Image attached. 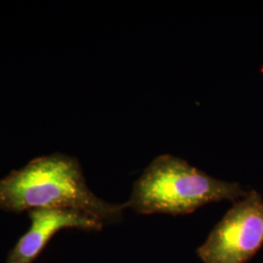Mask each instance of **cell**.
Listing matches in <instances>:
<instances>
[{
    "label": "cell",
    "instance_id": "3",
    "mask_svg": "<svg viewBox=\"0 0 263 263\" xmlns=\"http://www.w3.org/2000/svg\"><path fill=\"white\" fill-rule=\"evenodd\" d=\"M263 246V199L250 191L236 201L197 250L203 263H246Z\"/></svg>",
    "mask_w": 263,
    "mask_h": 263
},
{
    "label": "cell",
    "instance_id": "2",
    "mask_svg": "<svg viewBox=\"0 0 263 263\" xmlns=\"http://www.w3.org/2000/svg\"><path fill=\"white\" fill-rule=\"evenodd\" d=\"M239 183L215 179L186 161L164 154L153 160L134 183L127 202L140 215H187L209 203L244 197Z\"/></svg>",
    "mask_w": 263,
    "mask_h": 263
},
{
    "label": "cell",
    "instance_id": "1",
    "mask_svg": "<svg viewBox=\"0 0 263 263\" xmlns=\"http://www.w3.org/2000/svg\"><path fill=\"white\" fill-rule=\"evenodd\" d=\"M42 209L76 211L106 224L118 222L128 206L96 196L78 160L54 153L31 160L0 179V210L22 213Z\"/></svg>",
    "mask_w": 263,
    "mask_h": 263
},
{
    "label": "cell",
    "instance_id": "4",
    "mask_svg": "<svg viewBox=\"0 0 263 263\" xmlns=\"http://www.w3.org/2000/svg\"><path fill=\"white\" fill-rule=\"evenodd\" d=\"M30 226L10 251L6 263H33L58 232L67 228L100 231L104 223L70 210L42 209L28 212Z\"/></svg>",
    "mask_w": 263,
    "mask_h": 263
}]
</instances>
